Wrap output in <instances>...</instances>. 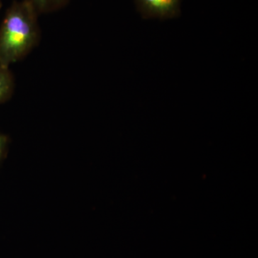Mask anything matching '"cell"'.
I'll return each mask as SVG.
<instances>
[{"label":"cell","instance_id":"cell-4","mask_svg":"<svg viewBox=\"0 0 258 258\" xmlns=\"http://www.w3.org/2000/svg\"><path fill=\"white\" fill-rule=\"evenodd\" d=\"M33 7L37 14L53 13L64 8L70 0H26Z\"/></svg>","mask_w":258,"mask_h":258},{"label":"cell","instance_id":"cell-2","mask_svg":"<svg viewBox=\"0 0 258 258\" xmlns=\"http://www.w3.org/2000/svg\"><path fill=\"white\" fill-rule=\"evenodd\" d=\"M182 0H134L137 9L144 19L169 20L181 13Z\"/></svg>","mask_w":258,"mask_h":258},{"label":"cell","instance_id":"cell-3","mask_svg":"<svg viewBox=\"0 0 258 258\" xmlns=\"http://www.w3.org/2000/svg\"><path fill=\"white\" fill-rule=\"evenodd\" d=\"M14 88V78L9 69L0 68V104L11 98Z\"/></svg>","mask_w":258,"mask_h":258},{"label":"cell","instance_id":"cell-6","mask_svg":"<svg viewBox=\"0 0 258 258\" xmlns=\"http://www.w3.org/2000/svg\"><path fill=\"white\" fill-rule=\"evenodd\" d=\"M3 0H0V10L2 9V8H3Z\"/></svg>","mask_w":258,"mask_h":258},{"label":"cell","instance_id":"cell-1","mask_svg":"<svg viewBox=\"0 0 258 258\" xmlns=\"http://www.w3.org/2000/svg\"><path fill=\"white\" fill-rule=\"evenodd\" d=\"M38 15L26 0L14 1L7 10L0 25V68L9 69L36 46Z\"/></svg>","mask_w":258,"mask_h":258},{"label":"cell","instance_id":"cell-5","mask_svg":"<svg viewBox=\"0 0 258 258\" xmlns=\"http://www.w3.org/2000/svg\"><path fill=\"white\" fill-rule=\"evenodd\" d=\"M8 142H9L8 137L4 134H0V161L3 160V158L6 155Z\"/></svg>","mask_w":258,"mask_h":258}]
</instances>
